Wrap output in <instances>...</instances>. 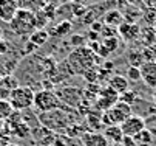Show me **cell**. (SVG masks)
Returning a JSON list of instances; mask_svg holds the SVG:
<instances>
[{"mask_svg": "<svg viewBox=\"0 0 156 146\" xmlns=\"http://www.w3.org/2000/svg\"><path fill=\"white\" fill-rule=\"evenodd\" d=\"M37 118H39V123L42 124V126L47 128L51 132H63L66 128H70L76 121V120H73V114H71L70 109L63 110L62 107L50 110V112L39 114Z\"/></svg>", "mask_w": 156, "mask_h": 146, "instance_id": "6da1fadb", "label": "cell"}, {"mask_svg": "<svg viewBox=\"0 0 156 146\" xmlns=\"http://www.w3.org/2000/svg\"><path fill=\"white\" fill-rule=\"evenodd\" d=\"M96 61V54L88 48V47H79L76 48L66 59V66L70 67L71 72L83 75L87 70L93 69Z\"/></svg>", "mask_w": 156, "mask_h": 146, "instance_id": "7a4b0ae2", "label": "cell"}, {"mask_svg": "<svg viewBox=\"0 0 156 146\" xmlns=\"http://www.w3.org/2000/svg\"><path fill=\"white\" fill-rule=\"evenodd\" d=\"M11 30L16 36L20 37H25V36H31V33L36 30L34 25V13L31 9H23V8H19L16 16L12 17V20L9 22Z\"/></svg>", "mask_w": 156, "mask_h": 146, "instance_id": "3957f363", "label": "cell"}, {"mask_svg": "<svg viewBox=\"0 0 156 146\" xmlns=\"http://www.w3.org/2000/svg\"><path fill=\"white\" fill-rule=\"evenodd\" d=\"M33 106L36 107V110L39 114H43V112L54 110V109H60V107H63V104L60 103L56 92H53L50 89H42V90L34 93V104Z\"/></svg>", "mask_w": 156, "mask_h": 146, "instance_id": "277c9868", "label": "cell"}, {"mask_svg": "<svg viewBox=\"0 0 156 146\" xmlns=\"http://www.w3.org/2000/svg\"><path fill=\"white\" fill-rule=\"evenodd\" d=\"M34 93L31 87H25V86H17L16 89L11 90L8 101L11 103V106L14 110H27L30 107H33L34 104Z\"/></svg>", "mask_w": 156, "mask_h": 146, "instance_id": "5b68a950", "label": "cell"}, {"mask_svg": "<svg viewBox=\"0 0 156 146\" xmlns=\"http://www.w3.org/2000/svg\"><path fill=\"white\" fill-rule=\"evenodd\" d=\"M130 115H131V106H130V104L118 101L115 106H111L108 110L104 112L101 121L105 124V128L107 126H113V124H118V126H119V124L125 118H128Z\"/></svg>", "mask_w": 156, "mask_h": 146, "instance_id": "8992f818", "label": "cell"}, {"mask_svg": "<svg viewBox=\"0 0 156 146\" xmlns=\"http://www.w3.org/2000/svg\"><path fill=\"white\" fill-rule=\"evenodd\" d=\"M57 96L63 106H68L70 109L79 107V104L82 103V90L77 87H73V86L62 87L57 92Z\"/></svg>", "mask_w": 156, "mask_h": 146, "instance_id": "52a82bcc", "label": "cell"}, {"mask_svg": "<svg viewBox=\"0 0 156 146\" xmlns=\"http://www.w3.org/2000/svg\"><path fill=\"white\" fill-rule=\"evenodd\" d=\"M119 128L122 131L124 135H128V137H135L136 134H139L142 129H145V120L139 115H130L128 118H125L121 124Z\"/></svg>", "mask_w": 156, "mask_h": 146, "instance_id": "ba28073f", "label": "cell"}, {"mask_svg": "<svg viewBox=\"0 0 156 146\" xmlns=\"http://www.w3.org/2000/svg\"><path fill=\"white\" fill-rule=\"evenodd\" d=\"M119 101V93H116L111 87H104L99 90L98 93V104H99V107L105 112L108 110L111 106H115V104Z\"/></svg>", "mask_w": 156, "mask_h": 146, "instance_id": "9c48e42d", "label": "cell"}, {"mask_svg": "<svg viewBox=\"0 0 156 146\" xmlns=\"http://www.w3.org/2000/svg\"><path fill=\"white\" fill-rule=\"evenodd\" d=\"M139 70H141V81L145 82L147 87L156 89V62L145 61L139 67Z\"/></svg>", "mask_w": 156, "mask_h": 146, "instance_id": "30bf717a", "label": "cell"}, {"mask_svg": "<svg viewBox=\"0 0 156 146\" xmlns=\"http://www.w3.org/2000/svg\"><path fill=\"white\" fill-rule=\"evenodd\" d=\"M118 34L125 40V42H135L136 39L141 37V28L139 25L135 24H130V22H124L119 28H118Z\"/></svg>", "mask_w": 156, "mask_h": 146, "instance_id": "8fae6325", "label": "cell"}, {"mask_svg": "<svg viewBox=\"0 0 156 146\" xmlns=\"http://www.w3.org/2000/svg\"><path fill=\"white\" fill-rule=\"evenodd\" d=\"M17 9L19 8L16 5V0H0V19L5 22H11Z\"/></svg>", "mask_w": 156, "mask_h": 146, "instance_id": "7c38bea8", "label": "cell"}, {"mask_svg": "<svg viewBox=\"0 0 156 146\" xmlns=\"http://www.w3.org/2000/svg\"><path fill=\"white\" fill-rule=\"evenodd\" d=\"M102 22L107 27H113V28H119L125 20H124V14L119 9H110L104 14Z\"/></svg>", "mask_w": 156, "mask_h": 146, "instance_id": "4fadbf2b", "label": "cell"}, {"mask_svg": "<svg viewBox=\"0 0 156 146\" xmlns=\"http://www.w3.org/2000/svg\"><path fill=\"white\" fill-rule=\"evenodd\" d=\"M128 86H130V81L122 76V75H113L110 79H108V87H111L116 93H124L128 90Z\"/></svg>", "mask_w": 156, "mask_h": 146, "instance_id": "5bb4252c", "label": "cell"}, {"mask_svg": "<svg viewBox=\"0 0 156 146\" xmlns=\"http://www.w3.org/2000/svg\"><path fill=\"white\" fill-rule=\"evenodd\" d=\"M17 87V82L12 76L0 78V99H8L12 89Z\"/></svg>", "mask_w": 156, "mask_h": 146, "instance_id": "9a60e30c", "label": "cell"}, {"mask_svg": "<svg viewBox=\"0 0 156 146\" xmlns=\"http://www.w3.org/2000/svg\"><path fill=\"white\" fill-rule=\"evenodd\" d=\"M6 126H8V124H6ZM8 128H9V131H11V135H14V137H17V138H28V137H31V134H33L31 128L28 126L25 121H20V123L14 124V126H8Z\"/></svg>", "mask_w": 156, "mask_h": 146, "instance_id": "2e32d148", "label": "cell"}, {"mask_svg": "<svg viewBox=\"0 0 156 146\" xmlns=\"http://www.w3.org/2000/svg\"><path fill=\"white\" fill-rule=\"evenodd\" d=\"M104 137L107 138L108 143H121L124 138V134L121 131V128L118 124H113V126H107L104 131Z\"/></svg>", "mask_w": 156, "mask_h": 146, "instance_id": "e0dca14e", "label": "cell"}, {"mask_svg": "<svg viewBox=\"0 0 156 146\" xmlns=\"http://www.w3.org/2000/svg\"><path fill=\"white\" fill-rule=\"evenodd\" d=\"M73 30V24L70 22V20H62V22H59L56 27H53L50 30V36L53 37H63L66 34H70Z\"/></svg>", "mask_w": 156, "mask_h": 146, "instance_id": "ac0fdd59", "label": "cell"}, {"mask_svg": "<svg viewBox=\"0 0 156 146\" xmlns=\"http://www.w3.org/2000/svg\"><path fill=\"white\" fill-rule=\"evenodd\" d=\"M48 37H50V33L47 30H34L30 36V42L34 47H42V45L47 44Z\"/></svg>", "mask_w": 156, "mask_h": 146, "instance_id": "d6986e66", "label": "cell"}, {"mask_svg": "<svg viewBox=\"0 0 156 146\" xmlns=\"http://www.w3.org/2000/svg\"><path fill=\"white\" fill-rule=\"evenodd\" d=\"M133 140H135V146H150L151 141H153V134L150 129H142L139 134H136L135 137H133Z\"/></svg>", "mask_w": 156, "mask_h": 146, "instance_id": "ffe728a7", "label": "cell"}, {"mask_svg": "<svg viewBox=\"0 0 156 146\" xmlns=\"http://www.w3.org/2000/svg\"><path fill=\"white\" fill-rule=\"evenodd\" d=\"M83 141H85V146H108L110 144L107 138L101 134H87L83 135Z\"/></svg>", "mask_w": 156, "mask_h": 146, "instance_id": "44dd1931", "label": "cell"}, {"mask_svg": "<svg viewBox=\"0 0 156 146\" xmlns=\"http://www.w3.org/2000/svg\"><path fill=\"white\" fill-rule=\"evenodd\" d=\"M127 62L130 67H141L145 62V59L142 56V50L141 51L139 50H130L127 53Z\"/></svg>", "mask_w": 156, "mask_h": 146, "instance_id": "7402d4cb", "label": "cell"}, {"mask_svg": "<svg viewBox=\"0 0 156 146\" xmlns=\"http://www.w3.org/2000/svg\"><path fill=\"white\" fill-rule=\"evenodd\" d=\"M119 44H121V40H119V37L116 36V37H107V39H102V42H101V45L111 54V53H115L118 48H119Z\"/></svg>", "mask_w": 156, "mask_h": 146, "instance_id": "603a6c76", "label": "cell"}, {"mask_svg": "<svg viewBox=\"0 0 156 146\" xmlns=\"http://www.w3.org/2000/svg\"><path fill=\"white\" fill-rule=\"evenodd\" d=\"M12 112H14V109H12V106H11L9 101H8V99H0V120L6 121V120L11 117Z\"/></svg>", "mask_w": 156, "mask_h": 146, "instance_id": "cb8c5ba5", "label": "cell"}, {"mask_svg": "<svg viewBox=\"0 0 156 146\" xmlns=\"http://www.w3.org/2000/svg\"><path fill=\"white\" fill-rule=\"evenodd\" d=\"M141 37L144 39L145 47L156 45V27L154 28H148L145 31H141Z\"/></svg>", "mask_w": 156, "mask_h": 146, "instance_id": "d4e9b609", "label": "cell"}, {"mask_svg": "<svg viewBox=\"0 0 156 146\" xmlns=\"http://www.w3.org/2000/svg\"><path fill=\"white\" fill-rule=\"evenodd\" d=\"M125 78L130 81V82H138L141 81V70L139 67H130L127 69V73H125Z\"/></svg>", "mask_w": 156, "mask_h": 146, "instance_id": "484cf974", "label": "cell"}, {"mask_svg": "<svg viewBox=\"0 0 156 146\" xmlns=\"http://www.w3.org/2000/svg\"><path fill=\"white\" fill-rule=\"evenodd\" d=\"M119 101H122V103H125V104H131L136 101V92H133V90H127V92H124V93H121L119 95Z\"/></svg>", "mask_w": 156, "mask_h": 146, "instance_id": "4316f807", "label": "cell"}, {"mask_svg": "<svg viewBox=\"0 0 156 146\" xmlns=\"http://www.w3.org/2000/svg\"><path fill=\"white\" fill-rule=\"evenodd\" d=\"M99 34L102 36V39H107V37H116V36H118V28H113V27H107V25H104Z\"/></svg>", "mask_w": 156, "mask_h": 146, "instance_id": "83f0119b", "label": "cell"}, {"mask_svg": "<svg viewBox=\"0 0 156 146\" xmlns=\"http://www.w3.org/2000/svg\"><path fill=\"white\" fill-rule=\"evenodd\" d=\"M70 44H71L73 47H76V48L85 47L83 44H87V39H85V36H82V34H74V36L71 37V40H70Z\"/></svg>", "mask_w": 156, "mask_h": 146, "instance_id": "f1b7e54d", "label": "cell"}, {"mask_svg": "<svg viewBox=\"0 0 156 146\" xmlns=\"http://www.w3.org/2000/svg\"><path fill=\"white\" fill-rule=\"evenodd\" d=\"M142 56H144L145 61H154V59H156V48H154V45L145 47V48L142 50Z\"/></svg>", "mask_w": 156, "mask_h": 146, "instance_id": "f546056e", "label": "cell"}, {"mask_svg": "<svg viewBox=\"0 0 156 146\" xmlns=\"http://www.w3.org/2000/svg\"><path fill=\"white\" fill-rule=\"evenodd\" d=\"M27 3H28L30 6H36V8H39V9H43V8L47 6L48 0H27Z\"/></svg>", "mask_w": 156, "mask_h": 146, "instance_id": "4dcf8cb0", "label": "cell"}, {"mask_svg": "<svg viewBox=\"0 0 156 146\" xmlns=\"http://www.w3.org/2000/svg\"><path fill=\"white\" fill-rule=\"evenodd\" d=\"M8 51H9V44L6 42L5 39H2V40H0V56L6 54Z\"/></svg>", "mask_w": 156, "mask_h": 146, "instance_id": "1f68e13d", "label": "cell"}, {"mask_svg": "<svg viewBox=\"0 0 156 146\" xmlns=\"http://www.w3.org/2000/svg\"><path fill=\"white\" fill-rule=\"evenodd\" d=\"M121 144H122V146H135V140H133V137L124 135V138H122Z\"/></svg>", "mask_w": 156, "mask_h": 146, "instance_id": "d6a6232c", "label": "cell"}, {"mask_svg": "<svg viewBox=\"0 0 156 146\" xmlns=\"http://www.w3.org/2000/svg\"><path fill=\"white\" fill-rule=\"evenodd\" d=\"M5 123H6V121H3V120H0V131H2V129L5 128Z\"/></svg>", "mask_w": 156, "mask_h": 146, "instance_id": "836d02e7", "label": "cell"}, {"mask_svg": "<svg viewBox=\"0 0 156 146\" xmlns=\"http://www.w3.org/2000/svg\"><path fill=\"white\" fill-rule=\"evenodd\" d=\"M153 101H154V104H156V89H153Z\"/></svg>", "mask_w": 156, "mask_h": 146, "instance_id": "e575fe53", "label": "cell"}, {"mask_svg": "<svg viewBox=\"0 0 156 146\" xmlns=\"http://www.w3.org/2000/svg\"><path fill=\"white\" fill-rule=\"evenodd\" d=\"M108 146H122V144H121V143H110Z\"/></svg>", "mask_w": 156, "mask_h": 146, "instance_id": "d590c367", "label": "cell"}, {"mask_svg": "<svg viewBox=\"0 0 156 146\" xmlns=\"http://www.w3.org/2000/svg\"><path fill=\"white\" fill-rule=\"evenodd\" d=\"M2 39H3V30L0 28V40H2Z\"/></svg>", "mask_w": 156, "mask_h": 146, "instance_id": "8d00e7d4", "label": "cell"}, {"mask_svg": "<svg viewBox=\"0 0 156 146\" xmlns=\"http://www.w3.org/2000/svg\"><path fill=\"white\" fill-rule=\"evenodd\" d=\"M6 146H19V144H17V143H12V141H11V143H8Z\"/></svg>", "mask_w": 156, "mask_h": 146, "instance_id": "74e56055", "label": "cell"}, {"mask_svg": "<svg viewBox=\"0 0 156 146\" xmlns=\"http://www.w3.org/2000/svg\"><path fill=\"white\" fill-rule=\"evenodd\" d=\"M151 134H154V135H156V126H154V128L151 129Z\"/></svg>", "mask_w": 156, "mask_h": 146, "instance_id": "f35d334b", "label": "cell"}, {"mask_svg": "<svg viewBox=\"0 0 156 146\" xmlns=\"http://www.w3.org/2000/svg\"><path fill=\"white\" fill-rule=\"evenodd\" d=\"M154 62H156V59H154Z\"/></svg>", "mask_w": 156, "mask_h": 146, "instance_id": "ab89813d", "label": "cell"}]
</instances>
